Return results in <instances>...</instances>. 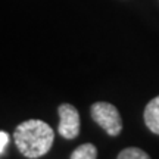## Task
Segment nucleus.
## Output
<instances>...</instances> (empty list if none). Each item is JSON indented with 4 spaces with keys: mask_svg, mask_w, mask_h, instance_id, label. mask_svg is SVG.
Returning <instances> with one entry per match:
<instances>
[{
    "mask_svg": "<svg viewBox=\"0 0 159 159\" xmlns=\"http://www.w3.org/2000/svg\"><path fill=\"white\" fill-rule=\"evenodd\" d=\"M90 115L93 121L96 122L106 134L111 137H116L122 130V121L118 109L112 103L108 102H96L91 105Z\"/></svg>",
    "mask_w": 159,
    "mask_h": 159,
    "instance_id": "nucleus-2",
    "label": "nucleus"
},
{
    "mask_svg": "<svg viewBox=\"0 0 159 159\" xmlns=\"http://www.w3.org/2000/svg\"><path fill=\"white\" fill-rule=\"evenodd\" d=\"M149 156L144 150L137 148H127L118 153V159H149Z\"/></svg>",
    "mask_w": 159,
    "mask_h": 159,
    "instance_id": "nucleus-6",
    "label": "nucleus"
},
{
    "mask_svg": "<svg viewBox=\"0 0 159 159\" xmlns=\"http://www.w3.org/2000/svg\"><path fill=\"white\" fill-rule=\"evenodd\" d=\"M144 124L149 130L159 134V96L152 99L144 108Z\"/></svg>",
    "mask_w": 159,
    "mask_h": 159,
    "instance_id": "nucleus-4",
    "label": "nucleus"
},
{
    "mask_svg": "<svg viewBox=\"0 0 159 159\" xmlns=\"http://www.w3.org/2000/svg\"><path fill=\"white\" fill-rule=\"evenodd\" d=\"M57 114H59V127H57L59 134L66 140L77 139L80 134L78 111L69 103H62L57 108Z\"/></svg>",
    "mask_w": 159,
    "mask_h": 159,
    "instance_id": "nucleus-3",
    "label": "nucleus"
},
{
    "mask_svg": "<svg viewBox=\"0 0 159 159\" xmlns=\"http://www.w3.org/2000/svg\"><path fill=\"white\" fill-rule=\"evenodd\" d=\"M7 144H9V134L6 131H0V155L7 148Z\"/></svg>",
    "mask_w": 159,
    "mask_h": 159,
    "instance_id": "nucleus-7",
    "label": "nucleus"
},
{
    "mask_svg": "<svg viewBox=\"0 0 159 159\" xmlns=\"http://www.w3.org/2000/svg\"><path fill=\"white\" fill-rule=\"evenodd\" d=\"M97 158V149L91 143L81 144L71 153V159H94Z\"/></svg>",
    "mask_w": 159,
    "mask_h": 159,
    "instance_id": "nucleus-5",
    "label": "nucleus"
},
{
    "mask_svg": "<svg viewBox=\"0 0 159 159\" xmlns=\"http://www.w3.org/2000/svg\"><path fill=\"white\" fill-rule=\"evenodd\" d=\"M13 140L25 158H41L50 150L55 142V131L41 119H28L15 128Z\"/></svg>",
    "mask_w": 159,
    "mask_h": 159,
    "instance_id": "nucleus-1",
    "label": "nucleus"
}]
</instances>
